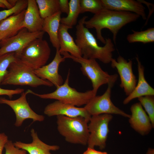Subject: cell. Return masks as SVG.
I'll list each match as a JSON object with an SVG mask.
<instances>
[{"label": "cell", "instance_id": "6da1fadb", "mask_svg": "<svg viewBox=\"0 0 154 154\" xmlns=\"http://www.w3.org/2000/svg\"><path fill=\"white\" fill-rule=\"evenodd\" d=\"M88 17L84 16L79 21L76 26L75 42L84 58L97 59L104 64L109 63L115 50L113 43L108 38L105 39L104 46H99L94 35L85 26L84 22Z\"/></svg>", "mask_w": 154, "mask_h": 154}, {"label": "cell", "instance_id": "7a4b0ae2", "mask_svg": "<svg viewBox=\"0 0 154 154\" xmlns=\"http://www.w3.org/2000/svg\"><path fill=\"white\" fill-rule=\"evenodd\" d=\"M139 15L131 12L119 11L104 9L84 22L85 27L88 29L94 28L97 38L105 44L106 40L102 34L104 29H108L112 33L113 40L116 42L117 34L123 26L135 21L140 17Z\"/></svg>", "mask_w": 154, "mask_h": 154}, {"label": "cell", "instance_id": "3957f363", "mask_svg": "<svg viewBox=\"0 0 154 154\" xmlns=\"http://www.w3.org/2000/svg\"><path fill=\"white\" fill-rule=\"evenodd\" d=\"M56 118L57 130L66 141L84 145L87 144L89 135L88 122L85 118L58 116Z\"/></svg>", "mask_w": 154, "mask_h": 154}, {"label": "cell", "instance_id": "277c9868", "mask_svg": "<svg viewBox=\"0 0 154 154\" xmlns=\"http://www.w3.org/2000/svg\"><path fill=\"white\" fill-rule=\"evenodd\" d=\"M70 73L69 70L64 82L57 87L53 92L40 94L30 89L28 90L27 92L28 94H33L42 99H55L78 107L85 105L96 94L92 90L84 92H80L70 86L69 83Z\"/></svg>", "mask_w": 154, "mask_h": 154}, {"label": "cell", "instance_id": "5b68a950", "mask_svg": "<svg viewBox=\"0 0 154 154\" xmlns=\"http://www.w3.org/2000/svg\"><path fill=\"white\" fill-rule=\"evenodd\" d=\"M26 85L33 87L44 85L52 87L53 85L47 80L38 77L34 70L23 63L18 58L10 65L7 74L1 85Z\"/></svg>", "mask_w": 154, "mask_h": 154}, {"label": "cell", "instance_id": "8992f818", "mask_svg": "<svg viewBox=\"0 0 154 154\" xmlns=\"http://www.w3.org/2000/svg\"><path fill=\"white\" fill-rule=\"evenodd\" d=\"M65 58L71 59L79 63L81 66L80 70L82 73L91 82L92 89L96 94L99 88L102 85L108 84L110 82L116 81L118 75L109 74L104 71L95 59H86L81 57L77 58L71 56L68 53L64 52L60 53Z\"/></svg>", "mask_w": 154, "mask_h": 154}, {"label": "cell", "instance_id": "52a82bcc", "mask_svg": "<svg viewBox=\"0 0 154 154\" xmlns=\"http://www.w3.org/2000/svg\"><path fill=\"white\" fill-rule=\"evenodd\" d=\"M50 53L48 42L42 38H39L29 44L17 58L24 64L34 70L45 65L49 58Z\"/></svg>", "mask_w": 154, "mask_h": 154}, {"label": "cell", "instance_id": "ba28073f", "mask_svg": "<svg viewBox=\"0 0 154 154\" xmlns=\"http://www.w3.org/2000/svg\"><path fill=\"white\" fill-rule=\"evenodd\" d=\"M112 118V115L108 114L91 116L88 124V147L94 148L97 146L101 150L105 148L109 132V124Z\"/></svg>", "mask_w": 154, "mask_h": 154}, {"label": "cell", "instance_id": "9c48e42d", "mask_svg": "<svg viewBox=\"0 0 154 154\" xmlns=\"http://www.w3.org/2000/svg\"><path fill=\"white\" fill-rule=\"evenodd\" d=\"M116 81L109 83L105 92L100 96L93 97L84 107L91 116L103 114L119 115L129 118L130 115L127 114L116 106L111 99L112 88Z\"/></svg>", "mask_w": 154, "mask_h": 154}, {"label": "cell", "instance_id": "30bf717a", "mask_svg": "<svg viewBox=\"0 0 154 154\" xmlns=\"http://www.w3.org/2000/svg\"><path fill=\"white\" fill-rule=\"evenodd\" d=\"M44 33L42 31L30 32L26 28H23L15 35L1 40L0 55L15 52L17 57L29 44L36 39L42 38Z\"/></svg>", "mask_w": 154, "mask_h": 154}, {"label": "cell", "instance_id": "8fae6325", "mask_svg": "<svg viewBox=\"0 0 154 154\" xmlns=\"http://www.w3.org/2000/svg\"><path fill=\"white\" fill-rule=\"evenodd\" d=\"M21 96L15 100H9L5 98H0V104H6L9 106L14 112L16 117L15 125L17 127L21 126L23 121L27 119H31L33 122L42 121L44 117L35 112L31 108L27 102L26 91L21 94Z\"/></svg>", "mask_w": 154, "mask_h": 154}, {"label": "cell", "instance_id": "7c38bea8", "mask_svg": "<svg viewBox=\"0 0 154 154\" xmlns=\"http://www.w3.org/2000/svg\"><path fill=\"white\" fill-rule=\"evenodd\" d=\"M110 62L112 67L117 69L119 75L120 87L123 89L126 95L128 96L134 90L137 81L133 72L132 61H127L121 56H119L117 60L113 58Z\"/></svg>", "mask_w": 154, "mask_h": 154}, {"label": "cell", "instance_id": "4fadbf2b", "mask_svg": "<svg viewBox=\"0 0 154 154\" xmlns=\"http://www.w3.org/2000/svg\"><path fill=\"white\" fill-rule=\"evenodd\" d=\"M44 113L49 117L64 116L74 117L81 116L85 118L88 122L92 116L84 107H76L57 100L47 105L44 109Z\"/></svg>", "mask_w": 154, "mask_h": 154}, {"label": "cell", "instance_id": "5bb4252c", "mask_svg": "<svg viewBox=\"0 0 154 154\" xmlns=\"http://www.w3.org/2000/svg\"><path fill=\"white\" fill-rule=\"evenodd\" d=\"M65 60V58L61 56L59 49H56L55 56L52 62L34 70V72L39 78L49 81L58 87L63 83V78L58 73V69L60 64Z\"/></svg>", "mask_w": 154, "mask_h": 154}, {"label": "cell", "instance_id": "9a60e30c", "mask_svg": "<svg viewBox=\"0 0 154 154\" xmlns=\"http://www.w3.org/2000/svg\"><path fill=\"white\" fill-rule=\"evenodd\" d=\"M131 115L129 121L131 127L142 135L149 134L153 128L150 119L139 102L130 108Z\"/></svg>", "mask_w": 154, "mask_h": 154}, {"label": "cell", "instance_id": "2e32d148", "mask_svg": "<svg viewBox=\"0 0 154 154\" xmlns=\"http://www.w3.org/2000/svg\"><path fill=\"white\" fill-rule=\"evenodd\" d=\"M104 9L130 12L141 17L143 20L147 17L145 7L139 0H101Z\"/></svg>", "mask_w": 154, "mask_h": 154}, {"label": "cell", "instance_id": "e0dca14e", "mask_svg": "<svg viewBox=\"0 0 154 154\" xmlns=\"http://www.w3.org/2000/svg\"><path fill=\"white\" fill-rule=\"evenodd\" d=\"M32 141L30 143H25L16 141L13 144L16 147L25 150L29 154H52L50 151H56L60 149L57 145H48L42 141L38 137L34 129L31 130Z\"/></svg>", "mask_w": 154, "mask_h": 154}, {"label": "cell", "instance_id": "ac0fdd59", "mask_svg": "<svg viewBox=\"0 0 154 154\" xmlns=\"http://www.w3.org/2000/svg\"><path fill=\"white\" fill-rule=\"evenodd\" d=\"M23 27L29 31L34 33L42 31L43 19L40 16L36 0H27Z\"/></svg>", "mask_w": 154, "mask_h": 154}, {"label": "cell", "instance_id": "d6986e66", "mask_svg": "<svg viewBox=\"0 0 154 154\" xmlns=\"http://www.w3.org/2000/svg\"><path fill=\"white\" fill-rule=\"evenodd\" d=\"M26 9L11 15L0 23V37L1 40L16 35L23 28V23Z\"/></svg>", "mask_w": 154, "mask_h": 154}, {"label": "cell", "instance_id": "ffe728a7", "mask_svg": "<svg viewBox=\"0 0 154 154\" xmlns=\"http://www.w3.org/2000/svg\"><path fill=\"white\" fill-rule=\"evenodd\" d=\"M137 63L138 79L137 84L133 90L123 100V103L126 105L136 98L141 97L154 95V89L146 81L145 77L144 68L138 57H136Z\"/></svg>", "mask_w": 154, "mask_h": 154}, {"label": "cell", "instance_id": "44dd1931", "mask_svg": "<svg viewBox=\"0 0 154 154\" xmlns=\"http://www.w3.org/2000/svg\"><path fill=\"white\" fill-rule=\"evenodd\" d=\"M70 27L60 23L58 33L60 53L69 52L71 56L79 58L82 57L81 51L73 38L69 34L68 29Z\"/></svg>", "mask_w": 154, "mask_h": 154}, {"label": "cell", "instance_id": "7402d4cb", "mask_svg": "<svg viewBox=\"0 0 154 154\" xmlns=\"http://www.w3.org/2000/svg\"><path fill=\"white\" fill-rule=\"evenodd\" d=\"M61 14L59 11L44 19L42 24V31L48 34L50 42L56 49L60 48L58 33L61 18Z\"/></svg>", "mask_w": 154, "mask_h": 154}, {"label": "cell", "instance_id": "603a6c76", "mask_svg": "<svg viewBox=\"0 0 154 154\" xmlns=\"http://www.w3.org/2000/svg\"><path fill=\"white\" fill-rule=\"evenodd\" d=\"M69 4V9L67 16L61 18L60 23L71 29L76 24L81 13L80 0H70Z\"/></svg>", "mask_w": 154, "mask_h": 154}, {"label": "cell", "instance_id": "cb8c5ba5", "mask_svg": "<svg viewBox=\"0 0 154 154\" xmlns=\"http://www.w3.org/2000/svg\"><path fill=\"white\" fill-rule=\"evenodd\" d=\"M40 15L44 19L60 11L59 0H36Z\"/></svg>", "mask_w": 154, "mask_h": 154}, {"label": "cell", "instance_id": "d4e9b609", "mask_svg": "<svg viewBox=\"0 0 154 154\" xmlns=\"http://www.w3.org/2000/svg\"><path fill=\"white\" fill-rule=\"evenodd\" d=\"M133 33L127 35V39L129 43L140 42L144 44L154 42V28H148L140 31L132 30Z\"/></svg>", "mask_w": 154, "mask_h": 154}, {"label": "cell", "instance_id": "484cf974", "mask_svg": "<svg viewBox=\"0 0 154 154\" xmlns=\"http://www.w3.org/2000/svg\"><path fill=\"white\" fill-rule=\"evenodd\" d=\"M17 59L15 52L0 55V86L8 72L10 65Z\"/></svg>", "mask_w": 154, "mask_h": 154}, {"label": "cell", "instance_id": "4316f807", "mask_svg": "<svg viewBox=\"0 0 154 154\" xmlns=\"http://www.w3.org/2000/svg\"><path fill=\"white\" fill-rule=\"evenodd\" d=\"M80 13L89 12L97 13L104 9L101 0H80Z\"/></svg>", "mask_w": 154, "mask_h": 154}, {"label": "cell", "instance_id": "83f0119b", "mask_svg": "<svg viewBox=\"0 0 154 154\" xmlns=\"http://www.w3.org/2000/svg\"><path fill=\"white\" fill-rule=\"evenodd\" d=\"M27 3V0H18L15 5L11 8L0 11V23L9 16L26 9Z\"/></svg>", "mask_w": 154, "mask_h": 154}, {"label": "cell", "instance_id": "f1b7e54d", "mask_svg": "<svg viewBox=\"0 0 154 154\" xmlns=\"http://www.w3.org/2000/svg\"><path fill=\"white\" fill-rule=\"evenodd\" d=\"M142 106L147 114L153 127H154V96L149 95L138 98Z\"/></svg>", "mask_w": 154, "mask_h": 154}, {"label": "cell", "instance_id": "f546056e", "mask_svg": "<svg viewBox=\"0 0 154 154\" xmlns=\"http://www.w3.org/2000/svg\"><path fill=\"white\" fill-rule=\"evenodd\" d=\"M4 148L5 149V154H27V152L25 150L15 147L11 141H8Z\"/></svg>", "mask_w": 154, "mask_h": 154}, {"label": "cell", "instance_id": "4dcf8cb0", "mask_svg": "<svg viewBox=\"0 0 154 154\" xmlns=\"http://www.w3.org/2000/svg\"><path fill=\"white\" fill-rule=\"evenodd\" d=\"M24 90L22 88H17L15 89H7L0 87V96L6 95L11 99L13 96L15 94H21L24 92Z\"/></svg>", "mask_w": 154, "mask_h": 154}, {"label": "cell", "instance_id": "1f68e13d", "mask_svg": "<svg viewBox=\"0 0 154 154\" xmlns=\"http://www.w3.org/2000/svg\"><path fill=\"white\" fill-rule=\"evenodd\" d=\"M59 4L60 12L68 14L69 9L68 0H59Z\"/></svg>", "mask_w": 154, "mask_h": 154}, {"label": "cell", "instance_id": "d6a6232c", "mask_svg": "<svg viewBox=\"0 0 154 154\" xmlns=\"http://www.w3.org/2000/svg\"><path fill=\"white\" fill-rule=\"evenodd\" d=\"M8 140V136L4 133H0V154H2L3 150Z\"/></svg>", "mask_w": 154, "mask_h": 154}, {"label": "cell", "instance_id": "836d02e7", "mask_svg": "<svg viewBox=\"0 0 154 154\" xmlns=\"http://www.w3.org/2000/svg\"><path fill=\"white\" fill-rule=\"evenodd\" d=\"M82 154H108L106 152H102L97 151L94 148L88 147Z\"/></svg>", "mask_w": 154, "mask_h": 154}, {"label": "cell", "instance_id": "e575fe53", "mask_svg": "<svg viewBox=\"0 0 154 154\" xmlns=\"http://www.w3.org/2000/svg\"><path fill=\"white\" fill-rule=\"evenodd\" d=\"M18 0H8L9 3L13 6H14Z\"/></svg>", "mask_w": 154, "mask_h": 154}, {"label": "cell", "instance_id": "d590c367", "mask_svg": "<svg viewBox=\"0 0 154 154\" xmlns=\"http://www.w3.org/2000/svg\"><path fill=\"white\" fill-rule=\"evenodd\" d=\"M147 154H154V149H149L147 153Z\"/></svg>", "mask_w": 154, "mask_h": 154}, {"label": "cell", "instance_id": "8d00e7d4", "mask_svg": "<svg viewBox=\"0 0 154 154\" xmlns=\"http://www.w3.org/2000/svg\"><path fill=\"white\" fill-rule=\"evenodd\" d=\"M0 7L2 8H6L5 5L3 3H0Z\"/></svg>", "mask_w": 154, "mask_h": 154}, {"label": "cell", "instance_id": "74e56055", "mask_svg": "<svg viewBox=\"0 0 154 154\" xmlns=\"http://www.w3.org/2000/svg\"><path fill=\"white\" fill-rule=\"evenodd\" d=\"M1 37H0V42H1Z\"/></svg>", "mask_w": 154, "mask_h": 154}]
</instances>
